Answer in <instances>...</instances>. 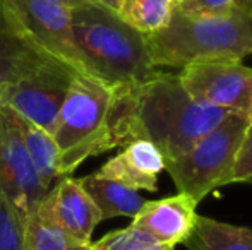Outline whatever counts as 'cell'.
Wrapping results in <instances>:
<instances>
[{"label":"cell","mask_w":252,"mask_h":250,"mask_svg":"<svg viewBox=\"0 0 252 250\" xmlns=\"http://www.w3.org/2000/svg\"><path fill=\"white\" fill-rule=\"evenodd\" d=\"M232 111L190 96L179 74L163 72L134 86L115 87L110 134L113 147L132 140L155 144L163 160L186 154Z\"/></svg>","instance_id":"1"},{"label":"cell","mask_w":252,"mask_h":250,"mask_svg":"<svg viewBox=\"0 0 252 250\" xmlns=\"http://www.w3.org/2000/svg\"><path fill=\"white\" fill-rule=\"evenodd\" d=\"M52 58L55 57L31 40L12 10L0 0V89L28 77Z\"/></svg>","instance_id":"11"},{"label":"cell","mask_w":252,"mask_h":250,"mask_svg":"<svg viewBox=\"0 0 252 250\" xmlns=\"http://www.w3.org/2000/svg\"><path fill=\"white\" fill-rule=\"evenodd\" d=\"M252 184V122L247 127V132L240 144V149L237 153L235 167H233L232 184Z\"/></svg>","instance_id":"22"},{"label":"cell","mask_w":252,"mask_h":250,"mask_svg":"<svg viewBox=\"0 0 252 250\" xmlns=\"http://www.w3.org/2000/svg\"><path fill=\"white\" fill-rule=\"evenodd\" d=\"M235 7L239 10L252 16V0H235Z\"/></svg>","instance_id":"23"},{"label":"cell","mask_w":252,"mask_h":250,"mask_svg":"<svg viewBox=\"0 0 252 250\" xmlns=\"http://www.w3.org/2000/svg\"><path fill=\"white\" fill-rule=\"evenodd\" d=\"M155 67L184 69L202 60H242L252 54V16L235 10L221 16L186 14L173 7L163 29L144 34Z\"/></svg>","instance_id":"3"},{"label":"cell","mask_w":252,"mask_h":250,"mask_svg":"<svg viewBox=\"0 0 252 250\" xmlns=\"http://www.w3.org/2000/svg\"><path fill=\"white\" fill-rule=\"evenodd\" d=\"M0 250H26V220L0 192Z\"/></svg>","instance_id":"20"},{"label":"cell","mask_w":252,"mask_h":250,"mask_svg":"<svg viewBox=\"0 0 252 250\" xmlns=\"http://www.w3.org/2000/svg\"><path fill=\"white\" fill-rule=\"evenodd\" d=\"M12 113L23 144L26 147V153L30 156V161L38 175V180L45 189L50 190L53 180L62 178L60 153L55 140H53V136L45 129H41L40 125L33 124L26 117L19 115L17 111L12 110Z\"/></svg>","instance_id":"14"},{"label":"cell","mask_w":252,"mask_h":250,"mask_svg":"<svg viewBox=\"0 0 252 250\" xmlns=\"http://www.w3.org/2000/svg\"><path fill=\"white\" fill-rule=\"evenodd\" d=\"M26 250H91V244L76 240L36 214L26 218Z\"/></svg>","instance_id":"18"},{"label":"cell","mask_w":252,"mask_h":250,"mask_svg":"<svg viewBox=\"0 0 252 250\" xmlns=\"http://www.w3.org/2000/svg\"><path fill=\"white\" fill-rule=\"evenodd\" d=\"M91 250H175V247L159 244L143 230L129 224L122 230L110 231L98 242H91Z\"/></svg>","instance_id":"19"},{"label":"cell","mask_w":252,"mask_h":250,"mask_svg":"<svg viewBox=\"0 0 252 250\" xmlns=\"http://www.w3.org/2000/svg\"><path fill=\"white\" fill-rule=\"evenodd\" d=\"M251 122L244 115L228 113L186 154L165 161L177 190L199 204L215 189L232 184L237 153Z\"/></svg>","instance_id":"5"},{"label":"cell","mask_w":252,"mask_h":250,"mask_svg":"<svg viewBox=\"0 0 252 250\" xmlns=\"http://www.w3.org/2000/svg\"><path fill=\"white\" fill-rule=\"evenodd\" d=\"M33 214L84 244H91L94 228L103 221L100 209L81 185V180L69 175L59 178L50 187Z\"/></svg>","instance_id":"10"},{"label":"cell","mask_w":252,"mask_h":250,"mask_svg":"<svg viewBox=\"0 0 252 250\" xmlns=\"http://www.w3.org/2000/svg\"><path fill=\"white\" fill-rule=\"evenodd\" d=\"M182 12L186 14H208V16H221L239 10L235 7V0H182L179 3Z\"/></svg>","instance_id":"21"},{"label":"cell","mask_w":252,"mask_h":250,"mask_svg":"<svg viewBox=\"0 0 252 250\" xmlns=\"http://www.w3.org/2000/svg\"><path fill=\"white\" fill-rule=\"evenodd\" d=\"M0 178L26 220L48 192L38 180L10 108L0 107Z\"/></svg>","instance_id":"9"},{"label":"cell","mask_w":252,"mask_h":250,"mask_svg":"<svg viewBox=\"0 0 252 250\" xmlns=\"http://www.w3.org/2000/svg\"><path fill=\"white\" fill-rule=\"evenodd\" d=\"M30 38L48 55L88 74L74 38L70 7L60 0H3Z\"/></svg>","instance_id":"8"},{"label":"cell","mask_w":252,"mask_h":250,"mask_svg":"<svg viewBox=\"0 0 252 250\" xmlns=\"http://www.w3.org/2000/svg\"><path fill=\"white\" fill-rule=\"evenodd\" d=\"M196 207V200L180 192L166 199L146 200L130 224L159 244L175 247L184 244L192 233L197 216Z\"/></svg>","instance_id":"12"},{"label":"cell","mask_w":252,"mask_h":250,"mask_svg":"<svg viewBox=\"0 0 252 250\" xmlns=\"http://www.w3.org/2000/svg\"><path fill=\"white\" fill-rule=\"evenodd\" d=\"M175 3L172 0H120L119 16L143 34H151L168 24Z\"/></svg>","instance_id":"17"},{"label":"cell","mask_w":252,"mask_h":250,"mask_svg":"<svg viewBox=\"0 0 252 250\" xmlns=\"http://www.w3.org/2000/svg\"><path fill=\"white\" fill-rule=\"evenodd\" d=\"M115 87L90 76L77 74L53 129V140L60 153L62 177L70 175L88 158L113 149L110 134Z\"/></svg>","instance_id":"4"},{"label":"cell","mask_w":252,"mask_h":250,"mask_svg":"<svg viewBox=\"0 0 252 250\" xmlns=\"http://www.w3.org/2000/svg\"><path fill=\"white\" fill-rule=\"evenodd\" d=\"M179 77L194 100L252 120V67L242 60L194 62L180 69Z\"/></svg>","instance_id":"7"},{"label":"cell","mask_w":252,"mask_h":250,"mask_svg":"<svg viewBox=\"0 0 252 250\" xmlns=\"http://www.w3.org/2000/svg\"><path fill=\"white\" fill-rule=\"evenodd\" d=\"M74 38L88 74L112 87L144 83L159 72L153 65L146 38L117 10L93 0L70 9Z\"/></svg>","instance_id":"2"},{"label":"cell","mask_w":252,"mask_h":250,"mask_svg":"<svg viewBox=\"0 0 252 250\" xmlns=\"http://www.w3.org/2000/svg\"><path fill=\"white\" fill-rule=\"evenodd\" d=\"M79 180L88 195L100 209L103 221L117 216L134 218L146 204V199L141 197L137 190L126 187L119 182L103 178L98 173L86 175Z\"/></svg>","instance_id":"15"},{"label":"cell","mask_w":252,"mask_h":250,"mask_svg":"<svg viewBox=\"0 0 252 250\" xmlns=\"http://www.w3.org/2000/svg\"><path fill=\"white\" fill-rule=\"evenodd\" d=\"M172 2H173V3H175V5H179V3H180V2H182V0H172Z\"/></svg>","instance_id":"26"},{"label":"cell","mask_w":252,"mask_h":250,"mask_svg":"<svg viewBox=\"0 0 252 250\" xmlns=\"http://www.w3.org/2000/svg\"><path fill=\"white\" fill-rule=\"evenodd\" d=\"M98 2L105 3V5L112 7L113 10H117V9H119V2H120V0H98Z\"/></svg>","instance_id":"25"},{"label":"cell","mask_w":252,"mask_h":250,"mask_svg":"<svg viewBox=\"0 0 252 250\" xmlns=\"http://www.w3.org/2000/svg\"><path fill=\"white\" fill-rule=\"evenodd\" d=\"M77 74L79 72L65 62L52 58L28 77L2 87L0 107L17 111L53 134L59 111Z\"/></svg>","instance_id":"6"},{"label":"cell","mask_w":252,"mask_h":250,"mask_svg":"<svg viewBox=\"0 0 252 250\" xmlns=\"http://www.w3.org/2000/svg\"><path fill=\"white\" fill-rule=\"evenodd\" d=\"M60 2H63V3H65V5H69L70 9H72V7L83 5V3H86V2H93V0H60Z\"/></svg>","instance_id":"24"},{"label":"cell","mask_w":252,"mask_h":250,"mask_svg":"<svg viewBox=\"0 0 252 250\" xmlns=\"http://www.w3.org/2000/svg\"><path fill=\"white\" fill-rule=\"evenodd\" d=\"M184 244L189 250H252V228L197 214L192 233Z\"/></svg>","instance_id":"16"},{"label":"cell","mask_w":252,"mask_h":250,"mask_svg":"<svg viewBox=\"0 0 252 250\" xmlns=\"http://www.w3.org/2000/svg\"><path fill=\"white\" fill-rule=\"evenodd\" d=\"M165 170V160L155 144L132 140L122 153L110 158L96 171L100 177L119 182L132 190H158V175Z\"/></svg>","instance_id":"13"}]
</instances>
